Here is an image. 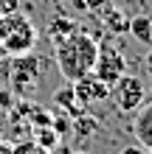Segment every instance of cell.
<instances>
[{
  "instance_id": "cell-1",
  "label": "cell",
  "mask_w": 152,
  "mask_h": 154,
  "mask_svg": "<svg viewBox=\"0 0 152 154\" xmlns=\"http://www.w3.org/2000/svg\"><path fill=\"white\" fill-rule=\"evenodd\" d=\"M96 56H99V39L90 37V34L82 31V28H76L73 34H68L65 39H59L53 45L57 67L70 84L93 73Z\"/></svg>"
},
{
  "instance_id": "cell-2",
  "label": "cell",
  "mask_w": 152,
  "mask_h": 154,
  "mask_svg": "<svg viewBox=\"0 0 152 154\" xmlns=\"http://www.w3.org/2000/svg\"><path fill=\"white\" fill-rule=\"evenodd\" d=\"M37 45V28L31 17L23 11H14L8 17H0V51L8 56H23L31 53Z\"/></svg>"
},
{
  "instance_id": "cell-3",
  "label": "cell",
  "mask_w": 152,
  "mask_h": 154,
  "mask_svg": "<svg viewBox=\"0 0 152 154\" xmlns=\"http://www.w3.org/2000/svg\"><path fill=\"white\" fill-rule=\"evenodd\" d=\"M107 98L113 101V106H115L118 112H135L138 106L147 101V84H144L141 76H135V73H121V76L110 84Z\"/></svg>"
},
{
  "instance_id": "cell-4",
  "label": "cell",
  "mask_w": 152,
  "mask_h": 154,
  "mask_svg": "<svg viewBox=\"0 0 152 154\" xmlns=\"http://www.w3.org/2000/svg\"><path fill=\"white\" fill-rule=\"evenodd\" d=\"M121 73H127V59H124V53L115 48L110 39H102L99 42V56H96V65H93V76L102 79L104 84H113Z\"/></svg>"
},
{
  "instance_id": "cell-5",
  "label": "cell",
  "mask_w": 152,
  "mask_h": 154,
  "mask_svg": "<svg viewBox=\"0 0 152 154\" xmlns=\"http://www.w3.org/2000/svg\"><path fill=\"white\" fill-rule=\"evenodd\" d=\"M73 93H76V98H79V104L87 106V104H93V101H104L107 93H110V84H104L102 79H96V76L90 73V76L73 81Z\"/></svg>"
},
{
  "instance_id": "cell-6",
  "label": "cell",
  "mask_w": 152,
  "mask_h": 154,
  "mask_svg": "<svg viewBox=\"0 0 152 154\" xmlns=\"http://www.w3.org/2000/svg\"><path fill=\"white\" fill-rule=\"evenodd\" d=\"M132 137L144 151H152V104H141L132 118Z\"/></svg>"
},
{
  "instance_id": "cell-7",
  "label": "cell",
  "mask_w": 152,
  "mask_h": 154,
  "mask_svg": "<svg viewBox=\"0 0 152 154\" xmlns=\"http://www.w3.org/2000/svg\"><path fill=\"white\" fill-rule=\"evenodd\" d=\"M76 28H79V25H76L73 20H68V17H57V20L48 23V37H51L53 45H57L59 39H65L68 34H73Z\"/></svg>"
},
{
  "instance_id": "cell-8",
  "label": "cell",
  "mask_w": 152,
  "mask_h": 154,
  "mask_svg": "<svg viewBox=\"0 0 152 154\" xmlns=\"http://www.w3.org/2000/svg\"><path fill=\"white\" fill-rule=\"evenodd\" d=\"M127 31H130L135 39L149 42V39H152V20H149V17H132L130 25H127Z\"/></svg>"
},
{
  "instance_id": "cell-9",
  "label": "cell",
  "mask_w": 152,
  "mask_h": 154,
  "mask_svg": "<svg viewBox=\"0 0 152 154\" xmlns=\"http://www.w3.org/2000/svg\"><path fill=\"white\" fill-rule=\"evenodd\" d=\"M8 154H51V149L37 143V140H20L8 149Z\"/></svg>"
},
{
  "instance_id": "cell-10",
  "label": "cell",
  "mask_w": 152,
  "mask_h": 154,
  "mask_svg": "<svg viewBox=\"0 0 152 154\" xmlns=\"http://www.w3.org/2000/svg\"><path fill=\"white\" fill-rule=\"evenodd\" d=\"M57 104L59 106H68L70 112H73V106H82V104H79V98H76V93H73V87L59 90V93H57Z\"/></svg>"
},
{
  "instance_id": "cell-11",
  "label": "cell",
  "mask_w": 152,
  "mask_h": 154,
  "mask_svg": "<svg viewBox=\"0 0 152 154\" xmlns=\"http://www.w3.org/2000/svg\"><path fill=\"white\" fill-rule=\"evenodd\" d=\"M20 0H0V17H8V14H14V11H20Z\"/></svg>"
},
{
  "instance_id": "cell-12",
  "label": "cell",
  "mask_w": 152,
  "mask_h": 154,
  "mask_svg": "<svg viewBox=\"0 0 152 154\" xmlns=\"http://www.w3.org/2000/svg\"><path fill=\"white\" fill-rule=\"evenodd\" d=\"M118 154H144V149H141L138 143H135V146H130V149H124V151H118Z\"/></svg>"
},
{
  "instance_id": "cell-13",
  "label": "cell",
  "mask_w": 152,
  "mask_h": 154,
  "mask_svg": "<svg viewBox=\"0 0 152 154\" xmlns=\"http://www.w3.org/2000/svg\"><path fill=\"white\" fill-rule=\"evenodd\" d=\"M144 65H147V73H152V51L147 53V59H144Z\"/></svg>"
}]
</instances>
